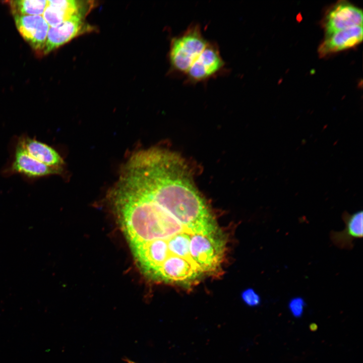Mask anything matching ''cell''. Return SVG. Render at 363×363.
<instances>
[{
    "instance_id": "6da1fadb",
    "label": "cell",
    "mask_w": 363,
    "mask_h": 363,
    "mask_svg": "<svg viewBox=\"0 0 363 363\" xmlns=\"http://www.w3.org/2000/svg\"><path fill=\"white\" fill-rule=\"evenodd\" d=\"M114 212L138 267L155 281L162 267L189 247L197 234L220 230L203 205L169 181L129 190Z\"/></svg>"
},
{
    "instance_id": "7a4b0ae2",
    "label": "cell",
    "mask_w": 363,
    "mask_h": 363,
    "mask_svg": "<svg viewBox=\"0 0 363 363\" xmlns=\"http://www.w3.org/2000/svg\"><path fill=\"white\" fill-rule=\"evenodd\" d=\"M208 42L200 25L190 24L171 40L168 56L171 70L175 73L186 75Z\"/></svg>"
},
{
    "instance_id": "3957f363",
    "label": "cell",
    "mask_w": 363,
    "mask_h": 363,
    "mask_svg": "<svg viewBox=\"0 0 363 363\" xmlns=\"http://www.w3.org/2000/svg\"><path fill=\"white\" fill-rule=\"evenodd\" d=\"M10 161L3 170L5 176L20 174L30 179H36L54 174H61L63 171L48 166L35 159L15 140Z\"/></svg>"
},
{
    "instance_id": "277c9868",
    "label": "cell",
    "mask_w": 363,
    "mask_h": 363,
    "mask_svg": "<svg viewBox=\"0 0 363 363\" xmlns=\"http://www.w3.org/2000/svg\"><path fill=\"white\" fill-rule=\"evenodd\" d=\"M225 65L218 45L208 41L186 74V81L192 84L205 82L222 73Z\"/></svg>"
},
{
    "instance_id": "5b68a950",
    "label": "cell",
    "mask_w": 363,
    "mask_h": 363,
    "mask_svg": "<svg viewBox=\"0 0 363 363\" xmlns=\"http://www.w3.org/2000/svg\"><path fill=\"white\" fill-rule=\"evenodd\" d=\"M358 26H362V10L345 1L333 5L326 13L323 20L326 36Z\"/></svg>"
},
{
    "instance_id": "8992f818",
    "label": "cell",
    "mask_w": 363,
    "mask_h": 363,
    "mask_svg": "<svg viewBox=\"0 0 363 363\" xmlns=\"http://www.w3.org/2000/svg\"><path fill=\"white\" fill-rule=\"evenodd\" d=\"M85 14L78 13L55 27L49 28L42 54H46L74 38L93 30L84 21Z\"/></svg>"
},
{
    "instance_id": "52a82bcc",
    "label": "cell",
    "mask_w": 363,
    "mask_h": 363,
    "mask_svg": "<svg viewBox=\"0 0 363 363\" xmlns=\"http://www.w3.org/2000/svg\"><path fill=\"white\" fill-rule=\"evenodd\" d=\"M14 20L25 40L37 53H42L49 28L42 16L16 15Z\"/></svg>"
},
{
    "instance_id": "ba28073f",
    "label": "cell",
    "mask_w": 363,
    "mask_h": 363,
    "mask_svg": "<svg viewBox=\"0 0 363 363\" xmlns=\"http://www.w3.org/2000/svg\"><path fill=\"white\" fill-rule=\"evenodd\" d=\"M15 140L35 159L48 166L64 170L65 163L63 158L50 145L26 134L16 137Z\"/></svg>"
},
{
    "instance_id": "9c48e42d",
    "label": "cell",
    "mask_w": 363,
    "mask_h": 363,
    "mask_svg": "<svg viewBox=\"0 0 363 363\" xmlns=\"http://www.w3.org/2000/svg\"><path fill=\"white\" fill-rule=\"evenodd\" d=\"M85 3L75 0L47 1L42 17L49 26L55 27L76 14L87 13L93 4V2Z\"/></svg>"
},
{
    "instance_id": "30bf717a",
    "label": "cell",
    "mask_w": 363,
    "mask_h": 363,
    "mask_svg": "<svg viewBox=\"0 0 363 363\" xmlns=\"http://www.w3.org/2000/svg\"><path fill=\"white\" fill-rule=\"evenodd\" d=\"M362 40V26L340 30L325 36L318 48L320 56L350 48L359 44Z\"/></svg>"
},
{
    "instance_id": "8fae6325",
    "label": "cell",
    "mask_w": 363,
    "mask_h": 363,
    "mask_svg": "<svg viewBox=\"0 0 363 363\" xmlns=\"http://www.w3.org/2000/svg\"><path fill=\"white\" fill-rule=\"evenodd\" d=\"M342 219L345 224V228L341 231H331L330 239L340 249L351 250L353 247V240L362 237V211L352 214L344 213Z\"/></svg>"
},
{
    "instance_id": "7c38bea8",
    "label": "cell",
    "mask_w": 363,
    "mask_h": 363,
    "mask_svg": "<svg viewBox=\"0 0 363 363\" xmlns=\"http://www.w3.org/2000/svg\"><path fill=\"white\" fill-rule=\"evenodd\" d=\"M45 0H18L9 1V5L14 16L40 15L46 7Z\"/></svg>"
},
{
    "instance_id": "4fadbf2b",
    "label": "cell",
    "mask_w": 363,
    "mask_h": 363,
    "mask_svg": "<svg viewBox=\"0 0 363 363\" xmlns=\"http://www.w3.org/2000/svg\"><path fill=\"white\" fill-rule=\"evenodd\" d=\"M306 302L304 299L297 296L291 298L288 303V309L291 314L296 318H300L304 312Z\"/></svg>"
},
{
    "instance_id": "5bb4252c",
    "label": "cell",
    "mask_w": 363,
    "mask_h": 363,
    "mask_svg": "<svg viewBox=\"0 0 363 363\" xmlns=\"http://www.w3.org/2000/svg\"><path fill=\"white\" fill-rule=\"evenodd\" d=\"M244 301L250 307L258 306L261 302L260 295L252 288H248L241 293Z\"/></svg>"
},
{
    "instance_id": "9a60e30c",
    "label": "cell",
    "mask_w": 363,
    "mask_h": 363,
    "mask_svg": "<svg viewBox=\"0 0 363 363\" xmlns=\"http://www.w3.org/2000/svg\"><path fill=\"white\" fill-rule=\"evenodd\" d=\"M310 329L312 331H315L317 328V326L315 324H312L310 326Z\"/></svg>"
},
{
    "instance_id": "2e32d148",
    "label": "cell",
    "mask_w": 363,
    "mask_h": 363,
    "mask_svg": "<svg viewBox=\"0 0 363 363\" xmlns=\"http://www.w3.org/2000/svg\"><path fill=\"white\" fill-rule=\"evenodd\" d=\"M128 363H135V362L130 361V360H128Z\"/></svg>"
}]
</instances>
